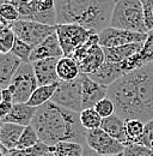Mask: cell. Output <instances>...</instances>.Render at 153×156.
<instances>
[{"label": "cell", "mask_w": 153, "mask_h": 156, "mask_svg": "<svg viewBox=\"0 0 153 156\" xmlns=\"http://www.w3.org/2000/svg\"><path fill=\"white\" fill-rule=\"evenodd\" d=\"M23 61L13 53L0 54V87L1 89L7 88L12 78L17 73Z\"/></svg>", "instance_id": "obj_17"}, {"label": "cell", "mask_w": 153, "mask_h": 156, "mask_svg": "<svg viewBox=\"0 0 153 156\" xmlns=\"http://www.w3.org/2000/svg\"><path fill=\"white\" fill-rule=\"evenodd\" d=\"M17 7L20 20L56 25L55 0H0Z\"/></svg>", "instance_id": "obj_5"}, {"label": "cell", "mask_w": 153, "mask_h": 156, "mask_svg": "<svg viewBox=\"0 0 153 156\" xmlns=\"http://www.w3.org/2000/svg\"><path fill=\"white\" fill-rule=\"evenodd\" d=\"M108 96L123 120L153 119V62L146 64L108 87Z\"/></svg>", "instance_id": "obj_1"}, {"label": "cell", "mask_w": 153, "mask_h": 156, "mask_svg": "<svg viewBox=\"0 0 153 156\" xmlns=\"http://www.w3.org/2000/svg\"><path fill=\"white\" fill-rule=\"evenodd\" d=\"M100 129L104 130L108 135L114 137L118 142H121L124 147L132 144L129 138L127 137L126 133V127H124V120L121 117H118L116 113L111 117L103 118Z\"/></svg>", "instance_id": "obj_20"}, {"label": "cell", "mask_w": 153, "mask_h": 156, "mask_svg": "<svg viewBox=\"0 0 153 156\" xmlns=\"http://www.w3.org/2000/svg\"><path fill=\"white\" fill-rule=\"evenodd\" d=\"M63 57V51L61 48L60 41L56 35V31L48 36L44 41H42L39 44L35 46L30 57V62L42 60V59L49 58H62Z\"/></svg>", "instance_id": "obj_16"}, {"label": "cell", "mask_w": 153, "mask_h": 156, "mask_svg": "<svg viewBox=\"0 0 153 156\" xmlns=\"http://www.w3.org/2000/svg\"><path fill=\"white\" fill-rule=\"evenodd\" d=\"M124 75L126 73L122 70L120 64L105 61L100 66L99 70H97L95 73L89 75V76L92 78L93 80H96L97 83H99L102 85H105V87H109L113 83H115L117 79H120L122 76H124Z\"/></svg>", "instance_id": "obj_19"}, {"label": "cell", "mask_w": 153, "mask_h": 156, "mask_svg": "<svg viewBox=\"0 0 153 156\" xmlns=\"http://www.w3.org/2000/svg\"><path fill=\"white\" fill-rule=\"evenodd\" d=\"M86 145L102 156L123 154V150L126 148L121 142H118L117 139H115L114 137L108 135L100 127L87 131V133H86Z\"/></svg>", "instance_id": "obj_11"}, {"label": "cell", "mask_w": 153, "mask_h": 156, "mask_svg": "<svg viewBox=\"0 0 153 156\" xmlns=\"http://www.w3.org/2000/svg\"><path fill=\"white\" fill-rule=\"evenodd\" d=\"M142 46H144V42H139V43H132V44L120 46L114 48H104L105 61L120 64L127 59L132 58L134 54L139 53Z\"/></svg>", "instance_id": "obj_22"}, {"label": "cell", "mask_w": 153, "mask_h": 156, "mask_svg": "<svg viewBox=\"0 0 153 156\" xmlns=\"http://www.w3.org/2000/svg\"><path fill=\"white\" fill-rule=\"evenodd\" d=\"M138 144L145 145L153 150V119L145 122V131L142 137L139 139Z\"/></svg>", "instance_id": "obj_35"}, {"label": "cell", "mask_w": 153, "mask_h": 156, "mask_svg": "<svg viewBox=\"0 0 153 156\" xmlns=\"http://www.w3.org/2000/svg\"><path fill=\"white\" fill-rule=\"evenodd\" d=\"M36 112L37 108L31 107L28 103H15L11 112L1 119V122H12L22 126H29L31 125Z\"/></svg>", "instance_id": "obj_18"}, {"label": "cell", "mask_w": 153, "mask_h": 156, "mask_svg": "<svg viewBox=\"0 0 153 156\" xmlns=\"http://www.w3.org/2000/svg\"><path fill=\"white\" fill-rule=\"evenodd\" d=\"M11 28L13 29L18 39L31 44L32 47L39 44L42 41H44L48 36L56 31V25H49L36 20H19L11 23Z\"/></svg>", "instance_id": "obj_9"}, {"label": "cell", "mask_w": 153, "mask_h": 156, "mask_svg": "<svg viewBox=\"0 0 153 156\" xmlns=\"http://www.w3.org/2000/svg\"><path fill=\"white\" fill-rule=\"evenodd\" d=\"M123 156H153V150L145 145L133 143L124 148Z\"/></svg>", "instance_id": "obj_34"}, {"label": "cell", "mask_w": 153, "mask_h": 156, "mask_svg": "<svg viewBox=\"0 0 153 156\" xmlns=\"http://www.w3.org/2000/svg\"><path fill=\"white\" fill-rule=\"evenodd\" d=\"M59 106L80 113L83 111V73L70 82H60L52 98Z\"/></svg>", "instance_id": "obj_8"}, {"label": "cell", "mask_w": 153, "mask_h": 156, "mask_svg": "<svg viewBox=\"0 0 153 156\" xmlns=\"http://www.w3.org/2000/svg\"><path fill=\"white\" fill-rule=\"evenodd\" d=\"M57 84H50V85H38V88L32 93L31 98H29V101L26 102L29 106L31 107H41L44 103L52 101V98L54 96L55 91L57 89Z\"/></svg>", "instance_id": "obj_24"}, {"label": "cell", "mask_w": 153, "mask_h": 156, "mask_svg": "<svg viewBox=\"0 0 153 156\" xmlns=\"http://www.w3.org/2000/svg\"><path fill=\"white\" fill-rule=\"evenodd\" d=\"M144 7V16L147 30L153 29V0H140Z\"/></svg>", "instance_id": "obj_36"}, {"label": "cell", "mask_w": 153, "mask_h": 156, "mask_svg": "<svg viewBox=\"0 0 153 156\" xmlns=\"http://www.w3.org/2000/svg\"><path fill=\"white\" fill-rule=\"evenodd\" d=\"M39 142V138L38 135L35 130V127L32 125H29V126H25L20 139L18 142V145H17V149H28V148H32L35 147Z\"/></svg>", "instance_id": "obj_29"}, {"label": "cell", "mask_w": 153, "mask_h": 156, "mask_svg": "<svg viewBox=\"0 0 153 156\" xmlns=\"http://www.w3.org/2000/svg\"><path fill=\"white\" fill-rule=\"evenodd\" d=\"M83 156H102L99 155L98 153H96L95 150H92V149H90L87 145H85V149H84V154Z\"/></svg>", "instance_id": "obj_39"}, {"label": "cell", "mask_w": 153, "mask_h": 156, "mask_svg": "<svg viewBox=\"0 0 153 156\" xmlns=\"http://www.w3.org/2000/svg\"><path fill=\"white\" fill-rule=\"evenodd\" d=\"M126 133L129 138L131 143H138L139 139L142 137L145 131V121L140 119H127L124 120Z\"/></svg>", "instance_id": "obj_26"}, {"label": "cell", "mask_w": 153, "mask_h": 156, "mask_svg": "<svg viewBox=\"0 0 153 156\" xmlns=\"http://www.w3.org/2000/svg\"><path fill=\"white\" fill-rule=\"evenodd\" d=\"M0 98H1V101H5V102H13V94L11 93V90H10L8 88L1 89ZM13 103H15V102H13Z\"/></svg>", "instance_id": "obj_38"}, {"label": "cell", "mask_w": 153, "mask_h": 156, "mask_svg": "<svg viewBox=\"0 0 153 156\" xmlns=\"http://www.w3.org/2000/svg\"><path fill=\"white\" fill-rule=\"evenodd\" d=\"M7 88L13 94L15 103H26L32 93L38 88V82L32 64L23 62Z\"/></svg>", "instance_id": "obj_7"}, {"label": "cell", "mask_w": 153, "mask_h": 156, "mask_svg": "<svg viewBox=\"0 0 153 156\" xmlns=\"http://www.w3.org/2000/svg\"><path fill=\"white\" fill-rule=\"evenodd\" d=\"M0 150H1L0 156H11V150H8L6 147H4L1 144H0Z\"/></svg>", "instance_id": "obj_40"}, {"label": "cell", "mask_w": 153, "mask_h": 156, "mask_svg": "<svg viewBox=\"0 0 153 156\" xmlns=\"http://www.w3.org/2000/svg\"><path fill=\"white\" fill-rule=\"evenodd\" d=\"M111 156H123V154H120V155H111Z\"/></svg>", "instance_id": "obj_42"}, {"label": "cell", "mask_w": 153, "mask_h": 156, "mask_svg": "<svg viewBox=\"0 0 153 156\" xmlns=\"http://www.w3.org/2000/svg\"><path fill=\"white\" fill-rule=\"evenodd\" d=\"M57 61V58H49L31 62L37 78L38 85H50L60 83V78L56 72Z\"/></svg>", "instance_id": "obj_15"}, {"label": "cell", "mask_w": 153, "mask_h": 156, "mask_svg": "<svg viewBox=\"0 0 153 156\" xmlns=\"http://www.w3.org/2000/svg\"><path fill=\"white\" fill-rule=\"evenodd\" d=\"M98 36H99V44L103 48H114L132 43L145 42L147 39V33L131 31V30L109 27L105 30H103L100 34H98Z\"/></svg>", "instance_id": "obj_12"}, {"label": "cell", "mask_w": 153, "mask_h": 156, "mask_svg": "<svg viewBox=\"0 0 153 156\" xmlns=\"http://www.w3.org/2000/svg\"><path fill=\"white\" fill-rule=\"evenodd\" d=\"M34 47L20 39H16V42L13 44V48L11 51V53H13L16 57H18L23 62H30V57L32 53Z\"/></svg>", "instance_id": "obj_31"}, {"label": "cell", "mask_w": 153, "mask_h": 156, "mask_svg": "<svg viewBox=\"0 0 153 156\" xmlns=\"http://www.w3.org/2000/svg\"><path fill=\"white\" fill-rule=\"evenodd\" d=\"M150 62H153V29L147 33V39L144 42L141 51L134 54L132 58L120 62V65L124 73H128Z\"/></svg>", "instance_id": "obj_13"}, {"label": "cell", "mask_w": 153, "mask_h": 156, "mask_svg": "<svg viewBox=\"0 0 153 156\" xmlns=\"http://www.w3.org/2000/svg\"><path fill=\"white\" fill-rule=\"evenodd\" d=\"M93 108L98 112V114L102 118L111 117V115H114L115 113H116L114 102H113V100L109 98V96H107L105 98L100 100Z\"/></svg>", "instance_id": "obj_33"}, {"label": "cell", "mask_w": 153, "mask_h": 156, "mask_svg": "<svg viewBox=\"0 0 153 156\" xmlns=\"http://www.w3.org/2000/svg\"><path fill=\"white\" fill-rule=\"evenodd\" d=\"M16 34L13 29L11 28V24L6 27H1L0 29V53L6 54L10 53L13 48V44L16 42Z\"/></svg>", "instance_id": "obj_28"}, {"label": "cell", "mask_w": 153, "mask_h": 156, "mask_svg": "<svg viewBox=\"0 0 153 156\" xmlns=\"http://www.w3.org/2000/svg\"><path fill=\"white\" fill-rule=\"evenodd\" d=\"M13 102H5V101H1L0 102V118H5L12 109L13 107Z\"/></svg>", "instance_id": "obj_37"}, {"label": "cell", "mask_w": 153, "mask_h": 156, "mask_svg": "<svg viewBox=\"0 0 153 156\" xmlns=\"http://www.w3.org/2000/svg\"><path fill=\"white\" fill-rule=\"evenodd\" d=\"M102 120L103 118L98 114L95 108H85L80 112V121L87 131L99 129L102 125Z\"/></svg>", "instance_id": "obj_27"}, {"label": "cell", "mask_w": 153, "mask_h": 156, "mask_svg": "<svg viewBox=\"0 0 153 156\" xmlns=\"http://www.w3.org/2000/svg\"><path fill=\"white\" fill-rule=\"evenodd\" d=\"M25 126L12 124V122H1L0 126V144L6 147L8 150H16L20 136Z\"/></svg>", "instance_id": "obj_21"}, {"label": "cell", "mask_w": 153, "mask_h": 156, "mask_svg": "<svg viewBox=\"0 0 153 156\" xmlns=\"http://www.w3.org/2000/svg\"><path fill=\"white\" fill-rule=\"evenodd\" d=\"M72 58L78 62L83 75H92L105 62L104 48L99 44L98 34H92L90 39L81 44L72 54Z\"/></svg>", "instance_id": "obj_6"}, {"label": "cell", "mask_w": 153, "mask_h": 156, "mask_svg": "<svg viewBox=\"0 0 153 156\" xmlns=\"http://www.w3.org/2000/svg\"><path fill=\"white\" fill-rule=\"evenodd\" d=\"M41 142L54 147L60 142H76L86 145L87 130L80 121V113L49 101L38 107L31 122Z\"/></svg>", "instance_id": "obj_2"}, {"label": "cell", "mask_w": 153, "mask_h": 156, "mask_svg": "<svg viewBox=\"0 0 153 156\" xmlns=\"http://www.w3.org/2000/svg\"><path fill=\"white\" fill-rule=\"evenodd\" d=\"M108 96V87L97 83L87 75H83V109L93 108Z\"/></svg>", "instance_id": "obj_14"}, {"label": "cell", "mask_w": 153, "mask_h": 156, "mask_svg": "<svg viewBox=\"0 0 153 156\" xmlns=\"http://www.w3.org/2000/svg\"><path fill=\"white\" fill-rule=\"evenodd\" d=\"M110 27L139 31L148 33L145 23L144 7L140 0H116Z\"/></svg>", "instance_id": "obj_4"}, {"label": "cell", "mask_w": 153, "mask_h": 156, "mask_svg": "<svg viewBox=\"0 0 153 156\" xmlns=\"http://www.w3.org/2000/svg\"><path fill=\"white\" fill-rule=\"evenodd\" d=\"M85 145L76 142H60L53 147L55 156H83Z\"/></svg>", "instance_id": "obj_25"}, {"label": "cell", "mask_w": 153, "mask_h": 156, "mask_svg": "<svg viewBox=\"0 0 153 156\" xmlns=\"http://www.w3.org/2000/svg\"><path fill=\"white\" fill-rule=\"evenodd\" d=\"M93 33L78 24H56V35L63 51V57H72Z\"/></svg>", "instance_id": "obj_10"}, {"label": "cell", "mask_w": 153, "mask_h": 156, "mask_svg": "<svg viewBox=\"0 0 153 156\" xmlns=\"http://www.w3.org/2000/svg\"><path fill=\"white\" fill-rule=\"evenodd\" d=\"M44 156H55V155H54V153H53V150H52L50 153H48V154H46V155H44Z\"/></svg>", "instance_id": "obj_41"}, {"label": "cell", "mask_w": 153, "mask_h": 156, "mask_svg": "<svg viewBox=\"0 0 153 156\" xmlns=\"http://www.w3.org/2000/svg\"><path fill=\"white\" fill-rule=\"evenodd\" d=\"M56 72L60 78V82L74 80L76 78H78L81 75L78 62L72 57H62L59 59Z\"/></svg>", "instance_id": "obj_23"}, {"label": "cell", "mask_w": 153, "mask_h": 156, "mask_svg": "<svg viewBox=\"0 0 153 156\" xmlns=\"http://www.w3.org/2000/svg\"><path fill=\"white\" fill-rule=\"evenodd\" d=\"M0 16L2 20H7L8 23H13V22H17L20 20V15H19L17 7L13 6L12 4H8V2H1Z\"/></svg>", "instance_id": "obj_32"}, {"label": "cell", "mask_w": 153, "mask_h": 156, "mask_svg": "<svg viewBox=\"0 0 153 156\" xmlns=\"http://www.w3.org/2000/svg\"><path fill=\"white\" fill-rule=\"evenodd\" d=\"M116 0H55L56 24H78L93 34L110 27Z\"/></svg>", "instance_id": "obj_3"}, {"label": "cell", "mask_w": 153, "mask_h": 156, "mask_svg": "<svg viewBox=\"0 0 153 156\" xmlns=\"http://www.w3.org/2000/svg\"><path fill=\"white\" fill-rule=\"evenodd\" d=\"M53 150V147H49L44 144L43 142H38L32 148L28 149H16L11 151V156H44L46 154L50 153Z\"/></svg>", "instance_id": "obj_30"}]
</instances>
